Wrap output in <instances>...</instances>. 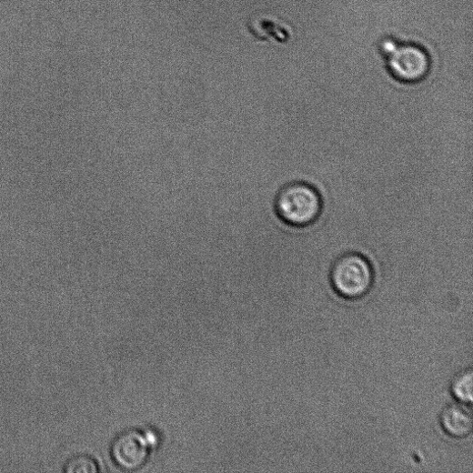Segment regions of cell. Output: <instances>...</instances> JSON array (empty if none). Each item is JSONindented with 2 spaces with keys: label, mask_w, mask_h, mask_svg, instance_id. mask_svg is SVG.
Wrapping results in <instances>:
<instances>
[{
  "label": "cell",
  "mask_w": 473,
  "mask_h": 473,
  "mask_svg": "<svg viewBox=\"0 0 473 473\" xmlns=\"http://www.w3.org/2000/svg\"><path fill=\"white\" fill-rule=\"evenodd\" d=\"M440 425L443 431L450 438H466L472 433L471 410L465 404H450L440 414Z\"/></svg>",
  "instance_id": "obj_5"
},
{
  "label": "cell",
  "mask_w": 473,
  "mask_h": 473,
  "mask_svg": "<svg viewBox=\"0 0 473 473\" xmlns=\"http://www.w3.org/2000/svg\"><path fill=\"white\" fill-rule=\"evenodd\" d=\"M100 470L97 460L88 455L75 456L65 465V472L66 473H98Z\"/></svg>",
  "instance_id": "obj_7"
},
{
  "label": "cell",
  "mask_w": 473,
  "mask_h": 473,
  "mask_svg": "<svg viewBox=\"0 0 473 473\" xmlns=\"http://www.w3.org/2000/svg\"><path fill=\"white\" fill-rule=\"evenodd\" d=\"M387 74L402 85H418L430 75L429 51L421 44L386 37L378 45Z\"/></svg>",
  "instance_id": "obj_1"
},
{
  "label": "cell",
  "mask_w": 473,
  "mask_h": 473,
  "mask_svg": "<svg viewBox=\"0 0 473 473\" xmlns=\"http://www.w3.org/2000/svg\"><path fill=\"white\" fill-rule=\"evenodd\" d=\"M273 208L278 219L291 227L304 228L315 224L323 211L319 191L305 182H291L276 194Z\"/></svg>",
  "instance_id": "obj_2"
},
{
  "label": "cell",
  "mask_w": 473,
  "mask_h": 473,
  "mask_svg": "<svg viewBox=\"0 0 473 473\" xmlns=\"http://www.w3.org/2000/svg\"><path fill=\"white\" fill-rule=\"evenodd\" d=\"M159 443L153 430H131L118 436L111 446V456L117 467L125 470H137L148 460L151 450Z\"/></svg>",
  "instance_id": "obj_4"
},
{
  "label": "cell",
  "mask_w": 473,
  "mask_h": 473,
  "mask_svg": "<svg viewBox=\"0 0 473 473\" xmlns=\"http://www.w3.org/2000/svg\"><path fill=\"white\" fill-rule=\"evenodd\" d=\"M329 281L340 298L359 301L365 298L374 287V267L363 255L345 253L334 261L329 272Z\"/></svg>",
  "instance_id": "obj_3"
},
{
  "label": "cell",
  "mask_w": 473,
  "mask_h": 473,
  "mask_svg": "<svg viewBox=\"0 0 473 473\" xmlns=\"http://www.w3.org/2000/svg\"><path fill=\"white\" fill-rule=\"evenodd\" d=\"M472 370L467 369L457 376L451 381L450 392L458 403L471 405L472 403Z\"/></svg>",
  "instance_id": "obj_6"
}]
</instances>
